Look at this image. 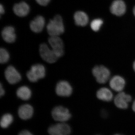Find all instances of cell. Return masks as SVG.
Wrapping results in <instances>:
<instances>
[{"label": "cell", "instance_id": "cell-2", "mask_svg": "<svg viewBox=\"0 0 135 135\" xmlns=\"http://www.w3.org/2000/svg\"><path fill=\"white\" fill-rule=\"evenodd\" d=\"M45 75V68L41 64H36L32 66L30 70L26 74L27 77L29 81L33 83L43 79Z\"/></svg>", "mask_w": 135, "mask_h": 135}, {"label": "cell", "instance_id": "cell-15", "mask_svg": "<svg viewBox=\"0 0 135 135\" xmlns=\"http://www.w3.org/2000/svg\"><path fill=\"white\" fill-rule=\"evenodd\" d=\"M33 114L32 107L28 104L21 105L18 110V114L20 118L24 120L29 119L32 118Z\"/></svg>", "mask_w": 135, "mask_h": 135}, {"label": "cell", "instance_id": "cell-28", "mask_svg": "<svg viewBox=\"0 0 135 135\" xmlns=\"http://www.w3.org/2000/svg\"><path fill=\"white\" fill-rule=\"evenodd\" d=\"M133 69H134V71L135 72V61L134 62V63H133Z\"/></svg>", "mask_w": 135, "mask_h": 135}, {"label": "cell", "instance_id": "cell-8", "mask_svg": "<svg viewBox=\"0 0 135 135\" xmlns=\"http://www.w3.org/2000/svg\"><path fill=\"white\" fill-rule=\"evenodd\" d=\"M55 91L56 94L59 96L70 97L72 94V87L68 81H60L56 84Z\"/></svg>", "mask_w": 135, "mask_h": 135}, {"label": "cell", "instance_id": "cell-29", "mask_svg": "<svg viewBox=\"0 0 135 135\" xmlns=\"http://www.w3.org/2000/svg\"><path fill=\"white\" fill-rule=\"evenodd\" d=\"M133 12L134 16L135 17V6L134 7V8H133Z\"/></svg>", "mask_w": 135, "mask_h": 135}, {"label": "cell", "instance_id": "cell-1", "mask_svg": "<svg viewBox=\"0 0 135 135\" xmlns=\"http://www.w3.org/2000/svg\"><path fill=\"white\" fill-rule=\"evenodd\" d=\"M47 31L50 36H59L64 33V26L63 19L60 15H56L49 21L47 26Z\"/></svg>", "mask_w": 135, "mask_h": 135}, {"label": "cell", "instance_id": "cell-14", "mask_svg": "<svg viewBox=\"0 0 135 135\" xmlns=\"http://www.w3.org/2000/svg\"><path fill=\"white\" fill-rule=\"evenodd\" d=\"M2 36L3 40L8 43L15 42L16 38L15 28L11 26L5 27L2 32Z\"/></svg>", "mask_w": 135, "mask_h": 135}, {"label": "cell", "instance_id": "cell-7", "mask_svg": "<svg viewBox=\"0 0 135 135\" xmlns=\"http://www.w3.org/2000/svg\"><path fill=\"white\" fill-rule=\"evenodd\" d=\"M48 131L50 135H70L71 133L70 126L65 122L52 125L49 127Z\"/></svg>", "mask_w": 135, "mask_h": 135}, {"label": "cell", "instance_id": "cell-24", "mask_svg": "<svg viewBox=\"0 0 135 135\" xmlns=\"http://www.w3.org/2000/svg\"><path fill=\"white\" fill-rule=\"evenodd\" d=\"M18 135H33L30 131L26 130L22 131L18 134Z\"/></svg>", "mask_w": 135, "mask_h": 135}, {"label": "cell", "instance_id": "cell-12", "mask_svg": "<svg viewBox=\"0 0 135 135\" xmlns=\"http://www.w3.org/2000/svg\"><path fill=\"white\" fill-rule=\"evenodd\" d=\"M126 84V80L124 78L119 75L114 76L110 81V87L116 92H122L124 89Z\"/></svg>", "mask_w": 135, "mask_h": 135}, {"label": "cell", "instance_id": "cell-30", "mask_svg": "<svg viewBox=\"0 0 135 135\" xmlns=\"http://www.w3.org/2000/svg\"><path fill=\"white\" fill-rule=\"evenodd\" d=\"M120 135V134H116V135Z\"/></svg>", "mask_w": 135, "mask_h": 135}, {"label": "cell", "instance_id": "cell-22", "mask_svg": "<svg viewBox=\"0 0 135 135\" xmlns=\"http://www.w3.org/2000/svg\"><path fill=\"white\" fill-rule=\"evenodd\" d=\"M103 23V20L99 18L94 19L90 23V27L94 31H98L101 28Z\"/></svg>", "mask_w": 135, "mask_h": 135}, {"label": "cell", "instance_id": "cell-19", "mask_svg": "<svg viewBox=\"0 0 135 135\" xmlns=\"http://www.w3.org/2000/svg\"><path fill=\"white\" fill-rule=\"evenodd\" d=\"M16 94L18 97L20 99L26 101L31 98L32 92L28 87L22 86L17 90Z\"/></svg>", "mask_w": 135, "mask_h": 135}, {"label": "cell", "instance_id": "cell-13", "mask_svg": "<svg viewBox=\"0 0 135 135\" xmlns=\"http://www.w3.org/2000/svg\"><path fill=\"white\" fill-rule=\"evenodd\" d=\"M45 25V20L44 18L41 16H38L30 23V28L34 32L38 33L42 31Z\"/></svg>", "mask_w": 135, "mask_h": 135}, {"label": "cell", "instance_id": "cell-23", "mask_svg": "<svg viewBox=\"0 0 135 135\" xmlns=\"http://www.w3.org/2000/svg\"><path fill=\"white\" fill-rule=\"evenodd\" d=\"M37 3L41 6H46L49 4L50 0H36Z\"/></svg>", "mask_w": 135, "mask_h": 135}, {"label": "cell", "instance_id": "cell-21", "mask_svg": "<svg viewBox=\"0 0 135 135\" xmlns=\"http://www.w3.org/2000/svg\"><path fill=\"white\" fill-rule=\"evenodd\" d=\"M9 59V53L4 48L0 50V62L4 64L7 62Z\"/></svg>", "mask_w": 135, "mask_h": 135}, {"label": "cell", "instance_id": "cell-10", "mask_svg": "<svg viewBox=\"0 0 135 135\" xmlns=\"http://www.w3.org/2000/svg\"><path fill=\"white\" fill-rule=\"evenodd\" d=\"M132 100V97L130 95L121 92L114 98V102L115 105L119 109H125L128 106V103Z\"/></svg>", "mask_w": 135, "mask_h": 135}, {"label": "cell", "instance_id": "cell-27", "mask_svg": "<svg viewBox=\"0 0 135 135\" xmlns=\"http://www.w3.org/2000/svg\"><path fill=\"white\" fill-rule=\"evenodd\" d=\"M132 108H133V110L135 112V100L133 103Z\"/></svg>", "mask_w": 135, "mask_h": 135}, {"label": "cell", "instance_id": "cell-9", "mask_svg": "<svg viewBox=\"0 0 135 135\" xmlns=\"http://www.w3.org/2000/svg\"><path fill=\"white\" fill-rule=\"evenodd\" d=\"M6 79L10 84H16L21 80L22 77L20 73L12 66H8L5 71Z\"/></svg>", "mask_w": 135, "mask_h": 135}, {"label": "cell", "instance_id": "cell-25", "mask_svg": "<svg viewBox=\"0 0 135 135\" xmlns=\"http://www.w3.org/2000/svg\"><path fill=\"white\" fill-rule=\"evenodd\" d=\"M5 92L4 89L3 88L2 85L1 83L0 84V96L1 97H2L5 94Z\"/></svg>", "mask_w": 135, "mask_h": 135}, {"label": "cell", "instance_id": "cell-18", "mask_svg": "<svg viewBox=\"0 0 135 135\" xmlns=\"http://www.w3.org/2000/svg\"><path fill=\"white\" fill-rule=\"evenodd\" d=\"M97 96L98 99L102 101L109 102L113 98L112 92L107 88H103L98 90Z\"/></svg>", "mask_w": 135, "mask_h": 135}, {"label": "cell", "instance_id": "cell-3", "mask_svg": "<svg viewBox=\"0 0 135 135\" xmlns=\"http://www.w3.org/2000/svg\"><path fill=\"white\" fill-rule=\"evenodd\" d=\"M92 72L97 81L101 84L107 82L110 76V71L104 66H95L92 70Z\"/></svg>", "mask_w": 135, "mask_h": 135}, {"label": "cell", "instance_id": "cell-11", "mask_svg": "<svg viewBox=\"0 0 135 135\" xmlns=\"http://www.w3.org/2000/svg\"><path fill=\"white\" fill-rule=\"evenodd\" d=\"M110 11L113 15L117 16H121L126 12V3L122 0H115L111 4Z\"/></svg>", "mask_w": 135, "mask_h": 135}, {"label": "cell", "instance_id": "cell-16", "mask_svg": "<svg viewBox=\"0 0 135 135\" xmlns=\"http://www.w3.org/2000/svg\"><path fill=\"white\" fill-rule=\"evenodd\" d=\"M13 11L17 16L24 17L28 15L30 12L29 5L24 2L15 4L13 7Z\"/></svg>", "mask_w": 135, "mask_h": 135}, {"label": "cell", "instance_id": "cell-17", "mask_svg": "<svg viewBox=\"0 0 135 135\" xmlns=\"http://www.w3.org/2000/svg\"><path fill=\"white\" fill-rule=\"evenodd\" d=\"M75 24L79 26H84L88 24L89 18L86 13L81 11H77L74 16Z\"/></svg>", "mask_w": 135, "mask_h": 135}, {"label": "cell", "instance_id": "cell-20", "mask_svg": "<svg viewBox=\"0 0 135 135\" xmlns=\"http://www.w3.org/2000/svg\"><path fill=\"white\" fill-rule=\"evenodd\" d=\"M13 120V116L11 114H5L1 119L0 122L1 127L3 128H7L12 124Z\"/></svg>", "mask_w": 135, "mask_h": 135}, {"label": "cell", "instance_id": "cell-26", "mask_svg": "<svg viewBox=\"0 0 135 135\" xmlns=\"http://www.w3.org/2000/svg\"><path fill=\"white\" fill-rule=\"evenodd\" d=\"M5 12V9H4V7L2 5H1L0 6V12H1V15L4 14Z\"/></svg>", "mask_w": 135, "mask_h": 135}, {"label": "cell", "instance_id": "cell-4", "mask_svg": "<svg viewBox=\"0 0 135 135\" xmlns=\"http://www.w3.org/2000/svg\"><path fill=\"white\" fill-rule=\"evenodd\" d=\"M51 115L55 120L61 122L67 121L71 117L69 110L62 106H56L53 108Z\"/></svg>", "mask_w": 135, "mask_h": 135}, {"label": "cell", "instance_id": "cell-5", "mask_svg": "<svg viewBox=\"0 0 135 135\" xmlns=\"http://www.w3.org/2000/svg\"><path fill=\"white\" fill-rule=\"evenodd\" d=\"M39 51L41 58L47 62L53 64L56 62L59 59L52 49H50L46 44H41Z\"/></svg>", "mask_w": 135, "mask_h": 135}, {"label": "cell", "instance_id": "cell-6", "mask_svg": "<svg viewBox=\"0 0 135 135\" xmlns=\"http://www.w3.org/2000/svg\"><path fill=\"white\" fill-rule=\"evenodd\" d=\"M49 42L52 50L59 58L62 56L64 53L62 40L59 36H50Z\"/></svg>", "mask_w": 135, "mask_h": 135}]
</instances>
